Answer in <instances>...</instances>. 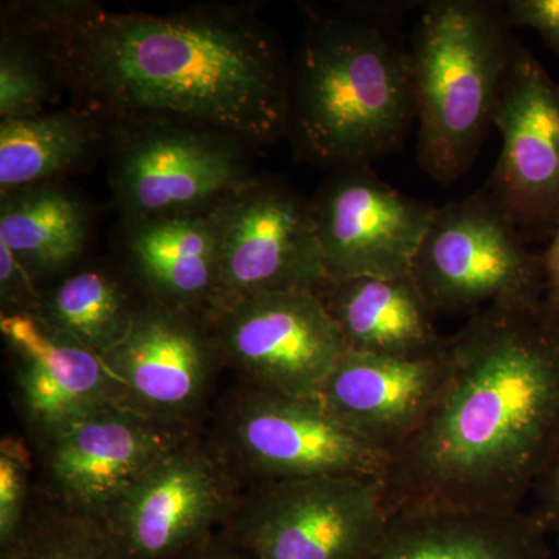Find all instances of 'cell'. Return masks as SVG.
Masks as SVG:
<instances>
[{"label": "cell", "mask_w": 559, "mask_h": 559, "mask_svg": "<svg viewBox=\"0 0 559 559\" xmlns=\"http://www.w3.org/2000/svg\"><path fill=\"white\" fill-rule=\"evenodd\" d=\"M43 40L80 108L109 121H186L252 148L286 135L290 60L253 9L119 13L83 0Z\"/></svg>", "instance_id": "2"}, {"label": "cell", "mask_w": 559, "mask_h": 559, "mask_svg": "<svg viewBox=\"0 0 559 559\" xmlns=\"http://www.w3.org/2000/svg\"><path fill=\"white\" fill-rule=\"evenodd\" d=\"M216 219L219 296L213 310L263 294L319 293L329 282L311 200L285 180L257 178L216 209Z\"/></svg>", "instance_id": "11"}, {"label": "cell", "mask_w": 559, "mask_h": 559, "mask_svg": "<svg viewBox=\"0 0 559 559\" xmlns=\"http://www.w3.org/2000/svg\"><path fill=\"white\" fill-rule=\"evenodd\" d=\"M103 359L128 407L186 428L223 364L205 318L148 299L140 301L127 337Z\"/></svg>", "instance_id": "15"}, {"label": "cell", "mask_w": 559, "mask_h": 559, "mask_svg": "<svg viewBox=\"0 0 559 559\" xmlns=\"http://www.w3.org/2000/svg\"><path fill=\"white\" fill-rule=\"evenodd\" d=\"M90 205L60 182L0 194V245L39 280L72 267L90 241Z\"/></svg>", "instance_id": "21"}, {"label": "cell", "mask_w": 559, "mask_h": 559, "mask_svg": "<svg viewBox=\"0 0 559 559\" xmlns=\"http://www.w3.org/2000/svg\"><path fill=\"white\" fill-rule=\"evenodd\" d=\"M364 559H551L535 513L400 511Z\"/></svg>", "instance_id": "20"}, {"label": "cell", "mask_w": 559, "mask_h": 559, "mask_svg": "<svg viewBox=\"0 0 559 559\" xmlns=\"http://www.w3.org/2000/svg\"><path fill=\"white\" fill-rule=\"evenodd\" d=\"M213 443L240 480L356 476L381 480L389 455L348 429L319 399L242 384L224 406Z\"/></svg>", "instance_id": "7"}, {"label": "cell", "mask_w": 559, "mask_h": 559, "mask_svg": "<svg viewBox=\"0 0 559 559\" xmlns=\"http://www.w3.org/2000/svg\"><path fill=\"white\" fill-rule=\"evenodd\" d=\"M221 362L246 385L319 399L320 388L345 352L318 293L263 294L223 305L205 316Z\"/></svg>", "instance_id": "10"}, {"label": "cell", "mask_w": 559, "mask_h": 559, "mask_svg": "<svg viewBox=\"0 0 559 559\" xmlns=\"http://www.w3.org/2000/svg\"><path fill=\"white\" fill-rule=\"evenodd\" d=\"M543 261L546 286L539 311L550 323L559 326V221L551 235L549 248L543 253Z\"/></svg>", "instance_id": "30"}, {"label": "cell", "mask_w": 559, "mask_h": 559, "mask_svg": "<svg viewBox=\"0 0 559 559\" xmlns=\"http://www.w3.org/2000/svg\"><path fill=\"white\" fill-rule=\"evenodd\" d=\"M190 436L191 428L128 406L80 419L39 443L53 502L103 521L156 460Z\"/></svg>", "instance_id": "14"}, {"label": "cell", "mask_w": 559, "mask_h": 559, "mask_svg": "<svg viewBox=\"0 0 559 559\" xmlns=\"http://www.w3.org/2000/svg\"><path fill=\"white\" fill-rule=\"evenodd\" d=\"M183 559H252L248 551L242 550L240 546L227 538L223 532L209 540L201 549L194 550L189 557Z\"/></svg>", "instance_id": "31"}, {"label": "cell", "mask_w": 559, "mask_h": 559, "mask_svg": "<svg viewBox=\"0 0 559 559\" xmlns=\"http://www.w3.org/2000/svg\"><path fill=\"white\" fill-rule=\"evenodd\" d=\"M13 355L22 417L39 443L80 419L127 406L123 389L103 356L53 329L38 314H0Z\"/></svg>", "instance_id": "16"}, {"label": "cell", "mask_w": 559, "mask_h": 559, "mask_svg": "<svg viewBox=\"0 0 559 559\" xmlns=\"http://www.w3.org/2000/svg\"><path fill=\"white\" fill-rule=\"evenodd\" d=\"M311 205L329 282L411 274L437 212L393 189L371 167L331 171Z\"/></svg>", "instance_id": "13"}, {"label": "cell", "mask_w": 559, "mask_h": 559, "mask_svg": "<svg viewBox=\"0 0 559 559\" xmlns=\"http://www.w3.org/2000/svg\"><path fill=\"white\" fill-rule=\"evenodd\" d=\"M241 495L218 447L190 436L156 460L103 522L130 559H183L226 528Z\"/></svg>", "instance_id": "9"}, {"label": "cell", "mask_w": 559, "mask_h": 559, "mask_svg": "<svg viewBox=\"0 0 559 559\" xmlns=\"http://www.w3.org/2000/svg\"><path fill=\"white\" fill-rule=\"evenodd\" d=\"M128 275L110 267H80L43 290L38 316L84 347L105 356L130 333L140 301Z\"/></svg>", "instance_id": "23"}, {"label": "cell", "mask_w": 559, "mask_h": 559, "mask_svg": "<svg viewBox=\"0 0 559 559\" xmlns=\"http://www.w3.org/2000/svg\"><path fill=\"white\" fill-rule=\"evenodd\" d=\"M407 2L305 9L289 61L286 138L299 159L331 171L371 167L417 121L409 47L389 21Z\"/></svg>", "instance_id": "3"}, {"label": "cell", "mask_w": 559, "mask_h": 559, "mask_svg": "<svg viewBox=\"0 0 559 559\" xmlns=\"http://www.w3.org/2000/svg\"><path fill=\"white\" fill-rule=\"evenodd\" d=\"M121 270L143 299L209 314L219 296L216 210L121 219Z\"/></svg>", "instance_id": "18"}, {"label": "cell", "mask_w": 559, "mask_h": 559, "mask_svg": "<svg viewBox=\"0 0 559 559\" xmlns=\"http://www.w3.org/2000/svg\"><path fill=\"white\" fill-rule=\"evenodd\" d=\"M32 454L27 444L13 436L0 443V550L16 543L31 509Z\"/></svg>", "instance_id": "26"}, {"label": "cell", "mask_w": 559, "mask_h": 559, "mask_svg": "<svg viewBox=\"0 0 559 559\" xmlns=\"http://www.w3.org/2000/svg\"><path fill=\"white\" fill-rule=\"evenodd\" d=\"M0 299L3 314H38L43 290L27 267L0 245Z\"/></svg>", "instance_id": "27"}, {"label": "cell", "mask_w": 559, "mask_h": 559, "mask_svg": "<svg viewBox=\"0 0 559 559\" xmlns=\"http://www.w3.org/2000/svg\"><path fill=\"white\" fill-rule=\"evenodd\" d=\"M389 516L378 479L260 481L241 495L223 533L252 559H364Z\"/></svg>", "instance_id": "8"}, {"label": "cell", "mask_w": 559, "mask_h": 559, "mask_svg": "<svg viewBox=\"0 0 559 559\" xmlns=\"http://www.w3.org/2000/svg\"><path fill=\"white\" fill-rule=\"evenodd\" d=\"M533 491L536 492V509L532 513L543 522L549 535L559 538V451Z\"/></svg>", "instance_id": "29"}, {"label": "cell", "mask_w": 559, "mask_h": 559, "mask_svg": "<svg viewBox=\"0 0 559 559\" xmlns=\"http://www.w3.org/2000/svg\"><path fill=\"white\" fill-rule=\"evenodd\" d=\"M492 127L502 150L485 189L525 240L551 238L559 221V84L521 43Z\"/></svg>", "instance_id": "12"}, {"label": "cell", "mask_w": 559, "mask_h": 559, "mask_svg": "<svg viewBox=\"0 0 559 559\" xmlns=\"http://www.w3.org/2000/svg\"><path fill=\"white\" fill-rule=\"evenodd\" d=\"M487 189L437 207L411 275L439 312H479L495 305L539 308L543 255Z\"/></svg>", "instance_id": "6"}, {"label": "cell", "mask_w": 559, "mask_h": 559, "mask_svg": "<svg viewBox=\"0 0 559 559\" xmlns=\"http://www.w3.org/2000/svg\"><path fill=\"white\" fill-rule=\"evenodd\" d=\"M318 294L348 352L428 359L448 347L411 274L326 282Z\"/></svg>", "instance_id": "19"}, {"label": "cell", "mask_w": 559, "mask_h": 559, "mask_svg": "<svg viewBox=\"0 0 559 559\" xmlns=\"http://www.w3.org/2000/svg\"><path fill=\"white\" fill-rule=\"evenodd\" d=\"M2 559H130L105 522L53 506L31 510Z\"/></svg>", "instance_id": "24"}, {"label": "cell", "mask_w": 559, "mask_h": 559, "mask_svg": "<svg viewBox=\"0 0 559 559\" xmlns=\"http://www.w3.org/2000/svg\"><path fill=\"white\" fill-rule=\"evenodd\" d=\"M109 135L110 121L84 108L0 121V191L58 182L90 164Z\"/></svg>", "instance_id": "22"}, {"label": "cell", "mask_w": 559, "mask_h": 559, "mask_svg": "<svg viewBox=\"0 0 559 559\" xmlns=\"http://www.w3.org/2000/svg\"><path fill=\"white\" fill-rule=\"evenodd\" d=\"M109 182L121 219L212 212L259 176L248 143L165 119L110 121Z\"/></svg>", "instance_id": "5"}, {"label": "cell", "mask_w": 559, "mask_h": 559, "mask_svg": "<svg viewBox=\"0 0 559 559\" xmlns=\"http://www.w3.org/2000/svg\"><path fill=\"white\" fill-rule=\"evenodd\" d=\"M448 367V347L428 359L345 349L323 381L319 400L348 429L390 455L428 417Z\"/></svg>", "instance_id": "17"}, {"label": "cell", "mask_w": 559, "mask_h": 559, "mask_svg": "<svg viewBox=\"0 0 559 559\" xmlns=\"http://www.w3.org/2000/svg\"><path fill=\"white\" fill-rule=\"evenodd\" d=\"M502 2L430 0L409 46L419 167L441 186L457 182L484 145L518 40Z\"/></svg>", "instance_id": "4"}, {"label": "cell", "mask_w": 559, "mask_h": 559, "mask_svg": "<svg viewBox=\"0 0 559 559\" xmlns=\"http://www.w3.org/2000/svg\"><path fill=\"white\" fill-rule=\"evenodd\" d=\"M428 417L389 455L385 510L520 511L559 451V326L495 305L448 337Z\"/></svg>", "instance_id": "1"}, {"label": "cell", "mask_w": 559, "mask_h": 559, "mask_svg": "<svg viewBox=\"0 0 559 559\" xmlns=\"http://www.w3.org/2000/svg\"><path fill=\"white\" fill-rule=\"evenodd\" d=\"M60 83H64L61 70L44 40L2 31L0 121L28 119L47 112Z\"/></svg>", "instance_id": "25"}, {"label": "cell", "mask_w": 559, "mask_h": 559, "mask_svg": "<svg viewBox=\"0 0 559 559\" xmlns=\"http://www.w3.org/2000/svg\"><path fill=\"white\" fill-rule=\"evenodd\" d=\"M502 9L511 28H532L559 60V0H507Z\"/></svg>", "instance_id": "28"}]
</instances>
